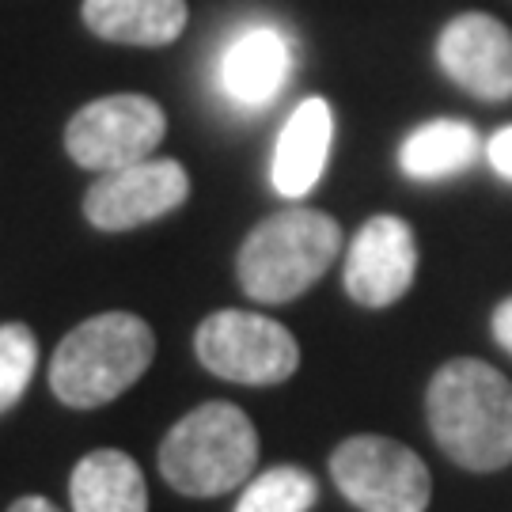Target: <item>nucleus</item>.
Here are the masks:
<instances>
[{
  "label": "nucleus",
  "instance_id": "obj_10",
  "mask_svg": "<svg viewBox=\"0 0 512 512\" xmlns=\"http://www.w3.org/2000/svg\"><path fill=\"white\" fill-rule=\"evenodd\" d=\"M418 277V239L403 217H372L349 243L346 293L361 308H391Z\"/></svg>",
  "mask_w": 512,
  "mask_h": 512
},
{
  "label": "nucleus",
  "instance_id": "obj_11",
  "mask_svg": "<svg viewBox=\"0 0 512 512\" xmlns=\"http://www.w3.org/2000/svg\"><path fill=\"white\" fill-rule=\"evenodd\" d=\"M330 137H334V114L327 99L311 95L289 114V122L277 137L274 167H270V179L281 198H304L323 179Z\"/></svg>",
  "mask_w": 512,
  "mask_h": 512
},
{
  "label": "nucleus",
  "instance_id": "obj_13",
  "mask_svg": "<svg viewBox=\"0 0 512 512\" xmlns=\"http://www.w3.org/2000/svg\"><path fill=\"white\" fill-rule=\"evenodd\" d=\"M289 65H293V54H289V42L281 38V31L251 27L228 46L224 65H220V84L236 103L258 107L277 95V88L289 76Z\"/></svg>",
  "mask_w": 512,
  "mask_h": 512
},
{
  "label": "nucleus",
  "instance_id": "obj_18",
  "mask_svg": "<svg viewBox=\"0 0 512 512\" xmlns=\"http://www.w3.org/2000/svg\"><path fill=\"white\" fill-rule=\"evenodd\" d=\"M486 160H490V167H494L501 179H509L512 183V126H501L494 137H490Z\"/></svg>",
  "mask_w": 512,
  "mask_h": 512
},
{
  "label": "nucleus",
  "instance_id": "obj_15",
  "mask_svg": "<svg viewBox=\"0 0 512 512\" xmlns=\"http://www.w3.org/2000/svg\"><path fill=\"white\" fill-rule=\"evenodd\" d=\"M478 133L475 126L459 122V118H433L418 126L399 148V167L410 179L433 183L459 175L478 160Z\"/></svg>",
  "mask_w": 512,
  "mask_h": 512
},
{
  "label": "nucleus",
  "instance_id": "obj_4",
  "mask_svg": "<svg viewBox=\"0 0 512 512\" xmlns=\"http://www.w3.org/2000/svg\"><path fill=\"white\" fill-rule=\"evenodd\" d=\"M258 463V433L236 403H202L171 425L160 444V475L186 497H217L243 486Z\"/></svg>",
  "mask_w": 512,
  "mask_h": 512
},
{
  "label": "nucleus",
  "instance_id": "obj_8",
  "mask_svg": "<svg viewBox=\"0 0 512 512\" xmlns=\"http://www.w3.org/2000/svg\"><path fill=\"white\" fill-rule=\"evenodd\" d=\"M190 198V175L179 160H141L99 175L84 194V217L99 232H129L175 213Z\"/></svg>",
  "mask_w": 512,
  "mask_h": 512
},
{
  "label": "nucleus",
  "instance_id": "obj_19",
  "mask_svg": "<svg viewBox=\"0 0 512 512\" xmlns=\"http://www.w3.org/2000/svg\"><path fill=\"white\" fill-rule=\"evenodd\" d=\"M490 327H494L497 346H501L512 357V296H509V300H501V304L494 308V319H490Z\"/></svg>",
  "mask_w": 512,
  "mask_h": 512
},
{
  "label": "nucleus",
  "instance_id": "obj_12",
  "mask_svg": "<svg viewBox=\"0 0 512 512\" xmlns=\"http://www.w3.org/2000/svg\"><path fill=\"white\" fill-rule=\"evenodd\" d=\"M88 31L118 46H171L186 31V0H84Z\"/></svg>",
  "mask_w": 512,
  "mask_h": 512
},
{
  "label": "nucleus",
  "instance_id": "obj_7",
  "mask_svg": "<svg viewBox=\"0 0 512 512\" xmlns=\"http://www.w3.org/2000/svg\"><path fill=\"white\" fill-rule=\"evenodd\" d=\"M167 133V114L148 95H103L80 107L65 126V152L88 171H122L152 160Z\"/></svg>",
  "mask_w": 512,
  "mask_h": 512
},
{
  "label": "nucleus",
  "instance_id": "obj_9",
  "mask_svg": "<svg viewBox=\"0 0 512 512\" xmlns=\"http://www.w3.org/2000/svg\"><path fill=\"white\" fill-rule=\"evenodd\" d=\"M437 61L452 84L482 103L512 99V31L486 12H463L437 38Z\"/></svg>",
  "mask_w": 512,
  "mask_h": 512
},
{
  "label": "nucleus",
  "instance_id": "obj_3",
  "mask_svg": "<svg viewBox=\"0 0 512 512\" xmlns=\"http://www.w3.org/2000/svg\"><path fill=\"white\" fill-rule=\"evenodd\" d=\"M342 251V224L323 209H281L251 228L236 255L243 293L258 304H289L330 270Z\"/></svg>",
  "mask_w": 512,
  "mask_h": 512
},
{
  "label": "nucleus",
  "instance_id": "obj_20",
  "mask_svg": "<svg viewBox=\"0 0 512 512\" xmlns=\"http://www.w3.org/2000/svg\"><path fill=\"white\" fill-rule=\"evenodd\" d=\"M8 512H61V509H57V505H50L46 497L31 494V497H19V501H12V505H8Z\"/></svg>",
  "mask_w": 512,
  "mask_h": 512
},
{
  "label": "nucleus",
  "instance_id": "obj_6",
  "mask_svg": "<svg viewBox=\"0 0 512 512\" xmlns=\"http://www.w3.org/2000/svg\"><path fill=\"white\" fill-rule=\"evenodd\" d=\"M330 478L361 512H425L433 478L418 452L376 433L346 437L330 456Z\"/></svg>",
  "mask_w": 512,
  "mask_h": 512
},
{
  "label": "nucleus",
  "instance_id": "obj_17",
  "mask_svg": "<svg viewBox=\"0 0 512 512\" xmlns=\"http://www.w3.org/2000/svg\"><path fill=\"white\" fill-rule=\"evenodd\" d=\"M38 365V338L23 323H4L0 327V414L27 395L31 376Z\"/></svg>",
  "mask_w": 512,
  "mask_h": 512
},
{
  "label": "nucleus",
  "instance_id": "obj_1",
  "mask_svg": "<svg viewBox=\"0 0 512 512\" xmlns=\"http://www.w3.org/2000/svg\"><path fill=\"white\" fill-rule=\"evenodd\" d=\"M425 418L440 452L463 471L490 475L512 463V384L478 357L437 368L425 391Z\"/></svg>",
  "mask_w": 512,
  "mask_h": 512
},
{
  "label": "nucleus",
  "instance_id": "obj_14",
  "mask_svg": "<svg viewBox=\"0 0 512 512\" xmlns=\"http://www.w3.org/2000/svg\"><path fill=\"white\" fill-rule=\"evenodd\" d=\"M73 512H148V486L137 459L118 448L88 452L69 478Z\"/></svg>",
  "mask_w": 512,
  "mask_h": 512
},
{
  "label": "nucleus",
  "instance_id": "obj_2",
  "mask_svg": "<svg viewBox=\"0 0 512 512\" xmlns=\"http://www.w3.org/2000/svg\"><path fill=\"white\" fill-rule=\"evenodd\" d=\"M156 357V334L133 311H103L73 327L50 361V387L65 406L95 410L126 395Z\"/></svg>",
  "mask_w": 512,
  "mask_h": 512
},
{
  "label": "nucleus",
  "instance_id": "obj_16",
  "mask_svg": "<svg viewBox=\"0 0 512 512\" xmlns=\"http://www.w3.org/2000/svg\"><path fill=\"white\" fill-rule=\"evenodd\" d=\"M319 497V482L304 467H270L247 482L236 512H308Z\"/></svg>",
  "mask_w": 512,
  "mask_h": 512
},
{
  "label": "nucleus",
  "instance_id": "obj_5",
  "mask_svg": "<svg viewBox=\"0 0 512 512\" xmlns=\"http://www.w3.org/2000/svg\"><path fill=\"white\" fill-rule=\"evenodd\" d=\"M194 353L213 376L247 387L281 384L300 368L293 330L258 311H213L194 330Z\"/></svg>",
  "mask_w": 512,
  "mask_h": 512
}]
</instances>
